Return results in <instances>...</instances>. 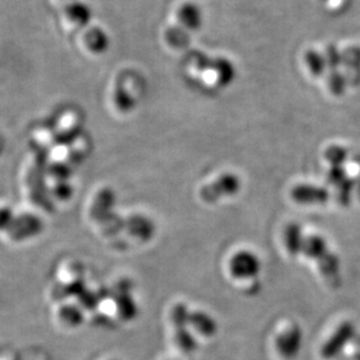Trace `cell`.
I'll return each mask as SVG.
<instances>
[{"label": "cell", "instance_id": "5b68a950", "mask_svg": "<svg viewBox=\"0 0 360 360\" xmlns=\"http://www.w3.org/2000/svg\"><path fill=\"white\" fill-rule=\"evenodd\" d=\"M356 333L354 323L350 321L340 323L336 329L333 330V335L328 337L326 343L323 344L322 356L324 358L336 357L350 343Z\"/></svg>", "mask_w": 360, "mask_h": 360}, {"label": "cell", "instance_id": "ffe728a7", "mask_svg": "<svg viewBox=\"0 0 360 360\" xmlns=\"http://www.w3.org/2000/svg\"><path fill=\"white\" fill-rule=\"evenodd\" d=\"M13 220V214L8 208H0V229H7Z\"/></svg>", "mask_w": 360, "mask_h": 360}, {"label": "cell", "instance_id": "7a4b0ae2", "mask_svg": "<svg viewBox=\"0 0 360 360\" xmlns=\"http://www.w3.org/2000/svg\"><path fill=\"white\" fill-rule=\"evenodd\" d=\"M303 347V330L297 323H290L281 330L275 340L277 354L284 360H294L301 354Z\"/></svg>", "mask_w": 360, "mask_h": 360}, {"label": "cell", "instance_id": "e0dca14e", "mask_svg": "<svg viewBox=\"0 0 360 360\" xmlns=\"http://www.w3.org/2000/svg\"><path fill=\"white\" fill-rule=\"evenodd\" d=\"M60 319L67 326L75 328V326H79L82 323L84 316H82L79 309L74 308V307H65L60 311Z\"/></svg>", "mask_w": 360, "mask_h": 360}, {"label": "cell", "instance_id": "4fadbf2b", "mask_svg": "<svg viewBox=\"0 0 360 360\" xmlns=\"http://www.w3.org/2000/svg\"><path fill=\"white\" fill-rule=\"evenodd\" d=\"M88 46L90 51L94 53H103L107 51L109 46V38L107 33L100 28H95L90 33L87 39Z\"/></svg>", "mask_w": 360, "mask_h": 360}, {"label": "cell", "instance_id": "6da1fadb", "mask_svg": "<svg viewBox=\"0 0 360 360\" xmlns=\"http://www.w3.org/2000/svg\"><path fill=\"white\" fill-rule=\"evenodd\" d=\"M241 188V179L239 176L232 172L222 174L218 178H215L212 183L206 184L201 187V200L206 204H215L222 198L234 197L239 193Z\"/></svg>", "mask_w": 360, "mask_h": 360}, {"label": "cell", "instance_id": "2e32d148", "mask_svg": "<svg viewBox=\"0 0 360 360\" xmlns=\"http://www.w3.org/2000/svg\"><path fill=\"white\" fill-rule=\"evenodd\" d=\"M188 316H190V310L187 309L186 305L183 303L174 305L171 312V321L174 324V330L184 329L188 326Z\"/></svg>", "mask_w": 360, "mask_h": 360}, {"label": "cell", "instance_id": "3957f363", "mask_svg": "<svg viewBox=\"0 0 360 360\" xmlns=\"http://www.w3.org/2000/svg\"><path fill=\"white\" fill-rule=\"evenodd\" d=\"M229 273L236 280H252L262 269L260 257L252 250H241L233 254L229 264Z\"/></svg>", "mask_w": 360, "mask_h": 360}, {"label": "cell", "instance_id": "277c9868", "mask_svg": "<svg viewBox=\"0 0 360 360\" xmlns=\"http://www.w3.org/2000/svg\"><path fill=\"white\" fill-rule=\"evenodd\" d=\"M290 197L302 206H323L330 200L331 192L322 185L301 183L291 188Z\"/></svg>", "mask_w": 360, "mask_h": 360}, {"label": "cell", "instance_id": "9c48e42d", "mask_svg": "<svg viewBox=\"0 0 360 360\" xmlns=\"http://www.w3.org/2000/svg\"><path fill=\"white\" fill-rule=\"evenodd\" d=\"M188 326L204 337H213L218 333V324L215 319L205 311H190Z\"/></svg>", "mask_w": 360, "mask_h": 360}, {"label": "cell", "instance_id": "8992f818", "mask_svg": "<svg viewBox=\"0 0 360 360\" xmlns=\"http://www.w3.org/2000/svg\"><path fill=\"white\" fill-rule=\"evenodd\" d=\"M42 231V221L33 214H24L19 218H13L8 229L7 236L12 241H22L38 236Z\"/></svg>", "mask_w": 360, "mask_h": 360}, {"label": "cell", "instance_id": "ac0fdd59", "mask_svg": "<svg viewBox=\"0 0 360 360\" xmlns=\"http://www.w3.org/2000/svg\"><path fill=\"white\" fill-rule=\"evenodd\" d=\"M70 17L73 18L74 20L77 21V24H87L90 17H91L89 7L86 6L82 3H77L73 5L70 8Z\"/></svg>", "mask_w": 360, "mask_h": 360}, {"label": "cell", "instance_id": "5bb4252c", "mask_svg": "<svg viewBox=\"0 0 360 360\" xmlns=\"http://www.w3.org/2000/svg\"><path fill=\"white\" fill-rule=\"evenodd\" d=\"M324 158L330 167H342L349 160V153L343 146H331L326 149Z\"/></svg>", "mask_w": 360, "mask_h": 360}, {"label": "cell", "instance_id": "30bf717a", "mask_svg": "<svg viewBox=\"0 0 360 360\" xmlns=\"http://www.w3.org/2000/svg\"><path fill=\"white\" fill-rule=\"evenodd\" d=\"M180 22L190 31L200 30L204 22V14L200 7L194 3L184 4L178 12Z\"/></svg>", "mask_w": 360, "mask_h": 360}, {"label": "cell", "instance_id": "8fae6325", "mask_svg": "<svg viewBox=\"0 0 360 360\" xmlns=\"http://www.w3.org/2000/svg\"><path fill=\"white\" fill-rule=\"evenodd\" d=\"M128 229L132 236L141 240L151 239L155 232L153 222L144 215H132L128 220Z\"/></svg>", "mask_w": 360, "mask_h": 360}, {"label": "cell", "instance_id": "d6986e66", "mask_svg": "<svg viewBox=\"0 0 360 360\" xmlns=\"http://www.w3.org/2000/svg\"><path fill=\"white\" fill-rule=\"evenodd\" d=\"M305 61H307L309 70H311L312 73H323L324 67H326V61L323 59L322 56H319V53H308L307 58H305Z\"/></svg>", "mask_w": 360, "mask_h": 360}, {"label": "cell", "instance_id": "52a82bcc", "mask_svg": "<svg viewBox=\"0 0 360 360\" xmlns=\"http://www.w3.org/2000/svg\"><path fill=\"white\" fill-rule=\"evenodd\" d=\"M333 253L335 252L331 250L328 240L322 234L319 233L305 234L301 254L309 260L314 261L317 264V267Z\"/></svg>", "mask_w": 360, "mask_h": 360}, {"label": "cell", "instance_id": "9a60e30c", "mask_svg": "<svg viewBox=\"0 0 360 360\" xmlns=\"http://www.w3.org/2000/svg\"><path fill=\"white\" fill-rule=\"evenodd\" d=\"M174 340L177 344L180 350L185 354H192L197 349V342L192 336L190 331H187V328L184 329H176V335H174Z\"/></svg>", "mask_w": 360, "mask_h": 360}, {"label": "cell", "instance_id": "ba28073f", "mask_svg": "<svg viewBox=\"0 0 360 360\" xmlns=\"http://www.w3.org/2000/svg\"><path fill=\"white\" fill-rule=\"evenodd\" d=\"M305 233L297 222H290L284 227L283 246L287 250L288 254L291 257H298L301 255L302 247H303V241H304Z\"/></svg>", "mask_w": 360, "mask_h": 360}, {"label": "cell", "instance_id": "7c38bea8", "mask_svg": "<svg viewBox=\"0 0 360 360\" xmlns=\"http://www.w3.org/2000/svg\"><path fill=\"white\" fill-rule=\"evenodd\" d=\"M114 204V192L108 190V188L101 191L100 193L97 194L96 198H95L93 206H91V217L95 218V220L103 218L104 214L107 217Z\"/></svg>", "mask_w": 360, "mask_h": 360}]
</instances>
